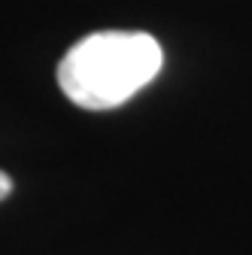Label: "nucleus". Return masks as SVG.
Masks as SVG:
<instances>
[{"label": "nucleus", "instance_id": "obj_1", "mask_svg": "<svg viewBox=\"0 0 252 255\" xmlns=\"http://www.w3.org/2000/svg\"><path fill=\"white\" fill-rule=\"evenodd\" d=\"M164 52L143 30H98L58 64V85L82 110H116L161 73Z\"/></svg>", "mask_w": 252, "mask_h": 255}, {"label": "nucleus", "instance_id": "obj_2", "mask_svg": "<svg viewBox=\"0 0 252 255\" xmlns=\"http://www.w3.org/2000/svg\"><path fill=\"white\" fill-rule=\"evenodd\" d=\"M9 191H12V179H9L3 170H0V201H3V198L9 195Z\"/></svg>", "mask_w": 252, "mask_h": 255}]
</instances>
